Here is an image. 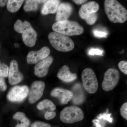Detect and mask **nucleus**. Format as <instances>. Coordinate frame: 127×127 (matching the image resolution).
Segmentation results:
<instances>
[{"mask_svg":"<svg viewBox=\"0 0 127 127\" xmlns=\"http://www.w3.org/2000/svg\"><path fill=\"white\" fill-rule=\"evenodd\" d=\"M32 28L31 25L29 22L25 21L23 22L20 20H17L14 25L15 31L18 33L22 34L27 30Z\"/></svg>","mask_w":127,"mask_h":127,"instance_id":"6ab92c4d","label":"nucleus"},{"mask_svg":"<svg viewBox=\"0 0 127 127\" xmlns=\"http://www.w3.org/2000/svg\"><path fill=\"white\" fill-rule=\"evenodd\" d=\"M82 79L83 87L88 93L93 94L97 91L98 84L97 78L92 69L87 68L83 71Z\"/></svg>","mask_w":127,"mask_h":127,"instance_id":"39448f33","label":"nucleus"},{"mask_svg":"<svg viewBox=\"0 0 127 127\" xmlns=\"http://www.w3.org/2000/svg\"><path fill=\"white\" fill-rule=\"evenodd\" d=\"M37 109L40 110L47 109V111H54L56 108L54 103L51 100L45 99L39 103L37 106Z\"/></svg>","mask_w":127,"mask_h":127,"instance_id":"412c9836","label":"nucleus"},{"mask_svg":"<svg viewBox=\"0 0 127 127\" xmlns=\"http://www.w3.org/2000/svg\"><path fill=\"white\" fill-rule=\"evenodd\" d=\"M13 118L15 120L21 121V124H17L15 127H28L30 124L29 119L26 117L25 114L22 112L16 113L13 116Z\"/></svg>","mask_w":127,"mask_h":127,"instance_id":"aec40b11","label":"nucleus"},{"mask_svg":"<svg viewBox=\"0 0 127 127\" xmlns=\"http://www.w3.org/2000/svg\"><path fill=\"white\" fill-rule=\"evenodd\" d=\"M7 85L5 82L4 79L0 77V91L4 92L7 89Z\"/></svg>","mask_w":127,"mask_h":127,"instance_id":"473e14b6","label":"nucleus"},{"mask_svg":"<svg viewBox=\"0 0 127 127\" xmlns=\"http://www.w3.org/2000/svg\"><path fill=\"white\" fill-rule=\"evenodd\" d=\"M104 7L108 18L111 22L123 23L127 21V9L117 0H106Z\"/></svg>","mask_w":127,"mask_h":127,"instance_id":"f257e3e1","label":"nucleus"},{"mask_svg":"<svg viewBox=\"0 0 127 127\" xmlns=\"http://www.w3.org/2000/svg\"><path fill=\"white\" fill-rule=\"evenodd\" d=\"M73 7L70 3L63 2L59 5L57 11L56 20L57 22L68 20L72 14Z\"/></svg>","mask_w":127,"mask_h":127,"instance_id":"f8f14e48","label":"nucleus"},{"mask_svg":"<svg viewBox=\"0 0 127 127\" xmlns=\"http://www.w3.org/2000/svg\"><path fill=\"white\" fill-rule=\"evenodd\" d=\"M108 109L106 112L99 114L96 119L92 121L95 127H105L107 122L112 123L113 119L111 117V113H108Z\"/></svg>","mask_w":127,"mask_h":127,"instance_id":"a211bd4d","label":"nucleus"},{"mask_svg":"<svg viewBox=\"0 0 127 127\" xmlns=\"http://www.w3.org/2000/svg\"><path fill=\"white\" fill-rule=\"evenodd\" d=\"M120 114L121 116L125 119L127 120V102L124 103L122 105L120 109Z\"/></svg>","mask_w":127,"mask_h":127,"instance_id":"cd10ccee","label":"nucleus"},{"mask_svg":"<svg viewBox=\"0 0 127 127\" xmlns=\"http://www.w3.org/2000/svg\"><path fill=\"white\" fill-rule=\"evenodd\" d=\"M93 33L94 36L98 38L106 37L107 36V33L106 32L98 30H94Z\"/></svg>","mask_w":127,"mask_h":127,"instance_id":"c756f323","label":"nucleus"},{"mask_svg":"<svg viewBox=\"0 0 127 127\" xmlns=\"http://www.w3.org/2000/svg\"><path fill=\"white\" fill-rule=\"evenodd\" d=\"M45 88V83L41 81H36L32 84L29 93L28 101L34 103L39 100L43 95Z\"/></svg>","mask_w":127,"mask_h":127,"instance_id":"6e6552de","label":"nucleus"},{"mask_svg":"<svg viewBox=\"0 0 127 127\" xmlns=\"http://www.w3.org/2000/svg\"><path fill=\"white\" fill-rule=\"evenodd\" d=\"M56 113L54 111H47L45 115V118L47 120H51L56 117Z\"/></svg>","mask_w":127,"mask_h":127,"instance_id":"2f4dec72","label":"nucleus"},{"mask_svg":"<svg viewBox=\"0 0 127 127\" xmlns=\"http://www.w3.org/2000/svg\"><path fill=\"white\" fill-rule=\"evenodd\" d=\"M8 77L9 84L11 85L20 83L23 79V74L18 70V63L15 60L10 62Z\"/></svg>","mask_w":127,"mask_h":127,"instance_id":"1a4fd4ad","label":"nucleus"},{"mask_svg":"<svg viewBox=\"0 0 127 127\" xmlns=\"http://www.w3.org/2000/svg\"><path fill=\"white\" fill-rule=\"evenodd\" d=\"M29 93V89L27 86H16L9 91L7 98L12 102H21L27 97Z\"/></svg>","mask_w":127,"mask_h":127,"instance_id":"0eeeda50","label":"nucleus"},{"mask_svg":"<svg viewBox=\"0 0 127 127\" xmlns=\"http://www.w3.org/2000/svg\"><path fill=\"white\" fill-rule=\"evenodd\" d=\"M37 34L32 28L27 30L22 34L23 42L27 46H34L36 42Z\"/></svg>","mask_w":127,"mask_h":127,"instance_id":"dca6fc26","label":"nucleus"},{"mask_svg":"<svg viewBox=\"0 0 127 127\" xmlns=\"http://www.w3.org/2000/svg\"><path fill=\"white\" fill-rule=\"evenodd\" d=\"M31 127H51L50 124L42 122H36L32 124Z\"/></svg>","mask_w":127,"mask_h":127,"instance_id":"7c9ffc66","label":"nucleus"},{"mask_svg":"<svg viewBox=\"0 0 127 127\" xmlns=\"http://www.w3.org/2000/svg\"><path fill=\"white\" fill-rule=\"evenodd\" d=\"M9 67L4 63L0 62V77H7L9 73Z\"/></svg>","mask_w":127,"mask_h":127,"instance_id":"393cba45","label":"nucleus"},{"mask_svg":"<svg viewBox=\"0 0 127 127\" xmlns=\"http://www.w3.org/2000/svg\"><path fill=\"white\" fill-rule=\"evenodd\" d=\"M119 72L115 68L108 69L104 75L102 87L104 91L108 92L112 91L117 85L120 79Z\"/></svg>","mask_w":127,"mask_h":127,"instance_id":"423d86ee","label":"nucleus"},{"mask_svg":"<svg viewBox=\"0 0 127 127\" xmlns=\"http://www.w3.org/2000/svg\"><path fill=\"white\" fill-rule=\"evenodd\" d=\"M37 2L38 3H43L46 2L47 0H36Z\"/></svg>","mask_w":127,"mask_h":127,"instance_id":"c9c22d12","label":"nucleus"},{"mask_svg":"<svg viewBox=\"0 0 127 127\" xmlns=\"http://www.w3.org/2000/svg\"><path fill=\"white\" fill-rule=\"evenodd\" d=\"M88 53V55L90 56H94L95 55L103 56V51L98 48H92L89 50Z\"/></svg>","mask_w":127,"mask_h":127,"instance_id":"bb28decb","label":"nucleus"},{"mask_svg":"<svg viewBox=\"0 0 127 127\" xmlns=\"http://www.w3.org/2000/svg\"><path fill=\"white\" fill-rule=\"evenodd\" d=\"M24 0H8L7 3V8L8 10L12 13L18 11L23 4Z\"/></svg>","mask_w":127,"mask_h":127,"instance_id":"5701e85b","label":"nucleus"},{"mask_svg":"<svg viewBox=\"0 0 127 127\" xmlns=\"http://www.w3.org/2000/svg\"><path fill=\"white\" fill-rule=\"evenodd\" d=\"M38 3L36 0H26L24 6V10L26 11H36L38 9Z\"/></svg>","mask_w":127,"mask_h":127,"instance_id":"b1692460","label":"nucleus"},{"mask_svg":"<svg viewBox=\"0 0 127 127\" xmlns=\"http://www.w3.org/2000/svg\"><path fill=\"white\" fill-rule=\"evenodd\" d=\"M48 38L51 45L59 51H70L75 47V43L70 37L56 32H50Z\"/></svg>","mask_w":127,"mask_h":127,"instance_id":"7ed1b4c3","label":"nucleus"},{"mask_svg":"<svg viewBox=\"0 0 127 127\" xmlns=\"http://www.w3.org/2000/svg\"><path fill=\"white\" fill-rule=\"evenodd\" d=\"M118 67L121 71L127 75V62L122 61L118 64Z\"/></svg>","mask_w":127,"mask_h":127,"instance_id":"c85d7f7f","label":"nucleus"},{"mask_svg":"<svg viewBox=\"0 0 127 127\" xmlns=\"http://www.w3.org/2000/svg\"><path fill=\"white\" fill-rule=\"evenodd\" d=\"M53 61V57L48 56L37 64L34 67L35 75L39 77H43L46 76Z\"/></svg>","mask_w":127,"mask_h":127,"instance_id":"9b49d317","label":"nucleus"},{"mask_svg":"<svg viewBox=\"0 0 127 127\" xmlns=\"http://www.w3.org/2000/svg\"><path fill=\"white\" fill-rule=\"evenodd\" d=\"M59 3L60 1L57 0H47L42 9V14L43 15L55 14L57 12Z\"/></svg>","mask_w":127,"mask_h":127,"instance_id":"f3484780","label":"nucleus"},{"mask_svg":"<svg viewBox=\"0 0 127 127\" xmlns=\"http://www.w3.org/2000/svg\"><path fill=\"white\" fill-rule=\"evenodd\" d=\"M51 95L59 99L62 104H66L72 99L73 93L72 91L61 88H56L52 91Z\"/></svg>","mask_w":127,"mask_h":127,"instance_id":"ddd939ff","label":"nucleus"},{"mask_svg":"<svg viewBox=\"0 0 127 127\" xmlns=\"http://www.w3.org/2000/svg\"><path fill=\"white\" fill-rule=\"evenodd\" d=\"M55 32L67 36L79 35L84 32L83 27L77 22L69 20L56 22L52 27Z\"/></svg>","mask_w":127,"mask_h":127,"instance_id":"f03ea898","label":"nucleus"},{"mask_svg":"<svg viewBox=\"0 0 127 127\" xmlns=\"http://www.w3.org/2000/svg\"><path fill=\"white\" fill-rule=\"evenodd\" d=\"M97 13H94L89 16L85 19L87 23L89 25H93L97 20Z\"/></svg>","mask_w":127,"mask_h":127,"instance_id":"a878e982","label":"nucleus"},{"mask_svg":"<svg viewBox=\"0 0 127 127\" xmlns=\"http://www.w3.org/2000/svg\"><path fill=\"white\" fill-rule=\"evenodd\" d=\"M50 48L44 47L38 51H32L28 53L27 57V61L29 64H35L45 59L49 56Z\"/></svg>","mask_w":127,"mask_h":127,"instance_id":"9d476101","label":"nucleus"},{"mask_svg":"<svg viewBox=\"0 0 127 127\" xmlns=\"http://www.w3.org/2000/svg\"><path fill=\"white\" fill-rule=\"evenodd\" d=\"M72 1H73L77 4L80 5L84 4L87 1V0H72Z\"/></svg>","mask_w":127,"mask_h":127,"instance_id":"72a5a7b5","label":"nucleus"},{"mask_svg":"<svg viewBox=\"0 0 127 127\" xmlns=\"http://www.w3.org/2000/svg\"><path fill=\"white\" fill-rule=\"evenodd\" d=\"M60 119L66 124H72L81 121L84 118L82 110L76 106H70L64 108L60 114Z\"/></svg>","mask_w":127,"mask_h":127,"instance_id":"20e7f679","label":"nucleus"},{"mask_svg":"<svg viewBox=\"0 0 127 127\" xmlns=\"http://www.w3.org/2000/svg\"><path fill=\"white\" fill-rule=\"evenodd\" d=\"M99 9V5L95 1L87 2L82 6L79 9V16L83 20L89 16L94 13H96Z\"/></svg>","mask_w":127,"mask_h":127,"instance_id":"4468645a","label":"nucleus"},{"mask_svg":"<svg viewBox=\"0 0 127 127\" xmlns=\"http://www.w3.org/2000/svg\"><path fill=\"white\" fill-rule=\"evenodd\" d=\"M80 87L79 84H78V88L77 89L75 86L73 87V90L75 92V94H73L72 99L73 102L75 104H79L83 102L84 100V95L81 89H79Z\"/></svg>","mask_w":127,"mask_h":127,"instance_id":"4be33fe9","label":"nucleus"},{"mask_svg":"<svg viewBox=\"0 0 127 127\" xmlns=\"http://www.w3.org/2000/svg\"><path fill=\"white\" fill-rule=\"evenodd\" d=\"M7 1L8 0H0V6L1 7H4L6 3H7Z\"/></svg>","mask_w":127,"mask_h":127,"instance_id":"f704fd0d","label":"nucleus"},{"mask_svg":"<svg viewBox=\"0 0 127 127\" xmlns=\"http://www.w3.org/2000/svg\"><path fill=\"white\" fill-rule=\"evenodd\" d=\"M58 78L65 82L73 81L76 79L77 75L76 73H72L68 66L65 65L59 69L58 72Z\"/></svg>","mask_w":127,"mask_h":127,"instance_id":"2eb2a0df","label":"nucleus"}]
</instances>
